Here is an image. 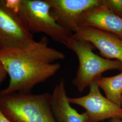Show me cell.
Instances as JSON below:
<instances>
[{"label":"cell","mask_w":122,"mask_h":122,"mask_svg":"<svg viewBox=\"0 0 122 122\" xmlns=\"http://www.w3.org/2000/svg\"><path fill=\"white\" fill-rule=\"evenodd\" d=\"M108 122H122V119L119 118H113Z\"/></svg>","instance_id":"15"},{"label":"cell","mask_w":122,"mask_h":122,"mask_svg":"<svg viewBox=\"0 0 122 122\" xmlns=\"http://www.w3.org/2000/svg\"><path fill=\"white\" fill-rule=\"evenodd\" d=\"M35 41L33 34L6 0H0V49L24 48Z\"/></svg>","instance_id":"5"},{"label":"cell","mask_w":122,"mask_h":122,"mask_svg":"<svg viewBox=\"0 0 122 122\" xmlns=\"http://www.w3.org/2000/svg\"><path fill=\"white\" fill-rule=\"evenodd\" d=\"M65 57L63 52L49 46L46 36L25 48L0 49V62L10 77L8 86L0 92V96L30 93L36 85L57 73L61 65L56 61Z\"/></svg>","instance_id":"1"},{"label":"cell","mask_w":122,"mask_h":122,"mask_svg":"<svg viewBox=\"0 0 122 122\" xmlns=\"http://www.w3.org/2000/svg\"><path fill=\"white\" fill-rule=\"evenodd\" d=\"M98 85L100 89L104 92L108 99L115 104L121 106L122 71L120 73L112 76H102L98 81Z\"/></svg>","instance_id":"11"},{"label":"cell","mask_w":122,"mask_h":122,"mask_svg":"<svg viewBox=\"0 0 122 122\" xmlns=\"http://www.w3.org/2000/svg\"><path fill=\"white\" fill-rule=\"evenodd\" d=\"M57 23L70 32H76L86 12L102 5V0H47Z\"/></svg>","instance_id":"7"},{"label":"cell","mask_w":122,"mask_h":122,"mask_svg":"<svg viewBox=\"0 0 122 122\" xmlns=\"http://www.w3.org/2000/svg\"><path fill=\"white\" fill-rule=\"evenodd\" d=\"M0 122H11L7 118L0 108Z\"/></svg>","instance_id":"14"},{"label":"cell","mask_w":122,"mask_h":122,"mask_svg":"<svg viewBox=\"0 0 122 122\" xmlns=\"http://www.w3.org/2000/svg\"><path fill=\"white\" fill-rule=\"evenodd\" d=\"M72 37L91 43L101 57L122 62V39L117 35L90 26H80Z\"/></svg>","instance_id":"8"},{"label":"cell","mask_w":122,"mask_h":122,"mask_svg":"<svg viewBox=\"0 0 122 122\" xmlns=\"http://www.w3.org/2000/svg\"><path fill=\"white\" fill-rule=\"evenodd\" d=\"M66 46L76 54L78 59V67L72 83L80 92L98 81L105 72L115 69L122 71V62L97 55L93 52L95 48L89 42L72 36Z\"/></svg>","instance_id":"4"},{"label":"cell","mask_w":122,"mask_h":122,"mask_svg":"<svg viewBox=\"0 0 122 122\" xmlns=\"http://www.w3.org/2000/svg\"><path fill=\"white\" fill-rule=\"evenodd\" d=\"M51 104L57 122H88L86 112L79 113L71 105L62 78L54 88Z\"/></svg>","instance_id":"10"},{"label":"cell","mask_w":122,"mask_h":122,"mask_svg":"<svg viewBox=\"0 0 122 122\" xmlns=\"http://www.w3.org/2000/svg\"><path fill=\"white\" fill-rule=\"evenodd\" d=\"M7 72L4 66L0 62V86L4 81L7 75Z\"/></svg>","instance_id":"13"},{"label":"cell","mask_w":122,"mask_h":122,"mask_svg":"<svg viewBox=\"0 0 122 122\" xmlns=\"http://www.w3.org/2000/svg\"><path fill=\"white\" fill-rule=\"evenodd\" d=\"M102 3L116 15L122 18V0H102Z\"/></svg>","instance_id":"12"},{"label":"cell","mask_w":122,"mask_h":122,"mask_svg":"<svg viewBox=\"0 0 122 122\" xmlns=\"http://www.w3.org/2000/svg\"><path fill=\"white\" fill-rule=\"evenodd\" d=\"M121 106L122 107V95L121 97Z\"/></svg>","instance_id":"16"},{"label":"cell","mask_w":122,"mask_h":122,"mask_svg":"<svg viewBox=\"0 0 122 122\" xmlns=\"http://www.w3.org/2000/svg\"><path fill=\"white\" fill-rule=\"evenodd\" d=\"M80 26L95 28L117 35L122 39V18L102 5L84 13Z\"/></svg>","instance_id":"9"},{"label":"cell","mask_w":122,"mask_h":122,"mask_svg":"<svg viewBox=\"0 0 122 122\" xmlns=\"http://www.w3.org/2000/svg\"><path fill=\"white\" fill-rule=\"evenodd\" d=\"M31 34L42 33L66 45L73 33L61 27L51 13L47 0H6Z\"/></svg>","instance_id":"2"},{"label":"cell","mask_w":122,"mask_h":122,"mask_svg":"<svg viewBox=\"0 0 122 122\" xmlns=\"http://www.w3.org/2000/svg\"><path fill=\"white\" fill-rule=\"evenodd\" d=\"M51 96L48 93H14L0 96V108L11 122H57Z\"/></svg>","instance_id":"3"},{"label":"cell","mask_w":122,"mask_h":122,"mask_svg":"<svg viewBox=\"0 0 122 122\" xmlns=\"http://www.w3.org/2000/svg\"><path fill=\"white\" fill-rule=\"evenodd\" d=\"M98 81L89 86L90 91L86 95L76 98L68 97L70 104L78 105L85 109L88 122H100L109 118L122 119V107L102 95Z\"/></svg>","instance_id":"6"}]
</instances>
